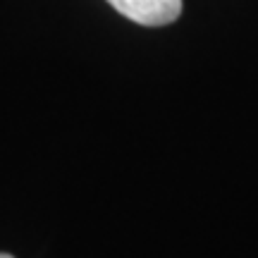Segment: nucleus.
Segmentation results:
<instances>
[{"instance_id":"f257e3e1","label":"nucleus","mask_w":258,"mask_h":258,"mask_svg":"<svg viewBox=\"0 0 258 258\" xmlns=\"http://www.w3.org/2000/svg\"><path fill=\"white\" fill-rule=\"evenodd\" d=\"M127 19L144 27L172 24L182 12V0H108Z\"/></svg>"},{"instance_id":"f03ea898","label":"nucleus","mask_w":258,"mask_h":258,"mask_svg":"<svg viewBox=\"0 0 258 258\" xmlns=\"http://www.w3.org/2000/svg\"><path fill=\"white\" fill-rule=\"evenodd\" d=\"M0 258H12V256L10 253H0Z\"/></svg>"}]
</instances>
